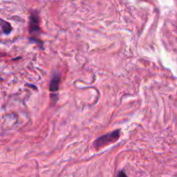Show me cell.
I'll list each match as a JSON object with an SVG mask.
<instances>
[{"instance_id": "cell-1", "label": "cell", "mask_w": 177, "mask_h": 177, "mask_svg": "<svg viewBox=\"0 0 177 177\" xmlns=\"http://www.w3.org/2000/svg\"><path fill=\"white\" fill-rule=\"evenodd\" d=\"M120 131L119 130H116L114 131H112L111 133L106 134L104 136H101L100 137H99L96 141L94 142V147L96 149H99L103 146H106L109 143H114L119 138Z\"/></svg>"}, {"instance_id": "cell-2", "label": "cell", "mask_w": 177, "mask_h": 177, "mask_svg": "<svg viewBox=\"0 0 177 177\" xmlns=\"http://www.w3.org/2000/svg\"><path fill=\"white\" fill-rule=\"evenodd\" d=\"M40 32L41 29L40 26H39V17L35 12H33L31 14L30 19V34L32 36H34L32 38V40L36 41L35 36L40 35Z\"/></svg>"}, {"instance_id": "cell-3", "label": "cell", "mask_w": 177, "mask_h": 177, "mask_svg": "<svg viewBox=\"0 0 177 177\" xmlns=\"http://www.w3.org/2000/svg\"><path fill=\"white\" fill-rule=\"evenodd\" d=\"M60 81H61V76L59 74H54L51 81H50V84H49V90H50L51 93L57 92L58 89H59Z\"/></svg>"}, {"instance_id": "cell-4", "label": "cell", "mask_w": 177, "mask_h": 177, "mask_svg": "<svg viewBox=\"0 0 177 177\" xmlns=\"http://www.w3.org/2000/svg\"><path fill=\"white\" fill-rule=\"evenodd\" d=\"M2 30L5 32V34H9L10 31L12 30V28L10 26L9 22L2 21Z\"/></svg>"}, {"instance_id": "cell-5", "label": "cell", "mask_w": 177, "mask_h": 177, "mask_svg": "<svg viewBox=\"0 0 177 177\" xmlns=\"http://www.w3.org/2000/svg\"><path fill=\"white\" fill-rule=\"evenodd\" d=\"M118 177H128L127 176V175H126V173L124 170H120L119 174H118Z\"/></svg>"}]
</instances>
